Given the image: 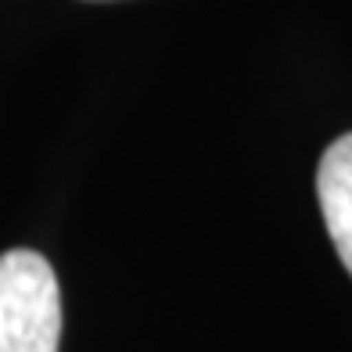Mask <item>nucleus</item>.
Returning <instances> with one entry per match:
<instances>
[{
    "mask_svg": "<svg viewBox=\"0 0 352 352\" xmlns=\"http://www.w3.org/2000/svg\"><path fill=\"white\" fill-rule=\"evenodd\" d=\"M61 287L40 252L0 255V352H58Z\"/></svg>",
    "mask_w": 352,
    "mask_h": 352,
    "instance_id": "obj_1",
    "label": "nucleus"
},
{
    "mask_svg": "<svg viewBox=\"0 0 352 352\" xmlns=\"http://www.w3.org/2000/svg\"><path fill=\"white\" fill-rule=\"evenodd\" d=\"M316 198L327 234L352 274V133L338 137L324 151L316 169Z\"/></svg>",
    "mask_w": 352,
    "mask_h": 352,
    "instance_id": "obj_2",
    "label": "nucleus"
}]
</instances>
